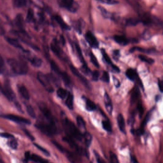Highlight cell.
I'll return each mask as SVG.
<instances>
[{
	"mask_svg": "<svg viewBox=\"0 0 163 163\" xmlns=\"http://www.w3.org/2000/svg\"><path fill=\"white\" fill-rule=\"evenodd\" d=\"M101 52H102V55H103L104 60L107 63V64L110 65H111V64H113L112 61H111V59L110 57H109V56H108V54L106 53L105 49H101Z\"/></svg>",
	"mask_w": 163,
	"mask_h": 163,
	"instance_id": "d590c367",
	"label": "cell"
},
{
	"mask_svg": "<svg viewBox=\"0 0 163 163\" xmlns=\"http://www.w3.org/2000/svg\"><path fill=\"white\" fill-rule=\"evenodd\" d=\"M139 58L141 60L147 63L148 64L152 65L154 63V60L153 58H150L146 56L143 55H139L138 56Z\"/></svg>",
	"mask_w": 163,
	"mask_h": 163,
	"instance_id": "836d02e7",
	"label": "cell"
},
{
	"mask_svg": "<svg viewBox=\"0 0 163 163\" xmlns=\"http://www.w3.org/2000/svg\"><path fill=\"white\" fill-rule=\"evenodd\" d=\"M140 22L139 19L131 17L127 19L124 21V25L126 26H135Z\"/></svg>",
	"mask_w": 163,
	"mask_h": 163,
	"instance_id": "7402d4cb",
	"label": "cell"
},
{
	"mask_svg": "<svg viewBox=\"0 0 163 163\" xmlns=\"http://www.w3.org/2000/svg\"><path fill=\"white\" fill-rule=\"evenodd\" d=\"M75 48H76V51H77V54H78V56H79V59L82 64H85V61L84 58L83 57V54H82V51H81V49H80V45L77 44H76Z\"/></svg>",
	"mask_w": 163,
	"mask_h": 163,
	"instance_id": "e575fe53",
	"label": "cell"
},
{
	"mask_svg": "<svg viewBox=\"0 0 163 163\" xmlns=\"http://www.w3.org/2000/svg\"><path fill=\"white\" fill-rule=\"evenodd\" d=\"M92 80L94 81H97L99 78V73L97 70H94L91 73Z\"/></svg>",
	"mask_w": 163,
	"mask_h": 163,
	"instance_id": "681fc988",
	"label": "cell"
},
{
	"mask_svg": "<svg viewBox=\"0 0 163 163\" xmlns=\"http://www.w3.org/2000/svg\"><path fill=\"white\" fill-rule=\"evenodd\" d=\"M98 8L101 11V14H102L103 17H104L105 18H111L114 19V16L109 11L105 9L103 7L99 6L98 7Z\"/></svg>",
	"mask_w": 163,
	"mask_h": 163,
	"instance_id": "83f0119b",
	"label": "cell"
},
{
	"mask_svg": "<svg viewBox=\"0 0 163 163\" xmlns=\"http://www.w3.org/2000/svg\"><path fill=\"white\" fill-rule=\"evenodd\" d=\"M58 2L60 6L72 13H76L79 9V4L73 0H60Z\"/></svg>",
	"mask_w": 163,
	"mask_h": 163,
	"instance_id": "5b68a950",
	"label": "cell"
},
{
	"mask_svg": "<svg viewBox=\"0 0 163 163\" xmlns=\"http://www.w3.org/2000/svg\"><path fill=\"white\" fill-rule=\"evenodd\" d=\"M113 81H114V85L117 88L120 87L121 86L120 82L119 81V80L117 78H116L115 76H113Z\"/></svg>",
	"mask_w": 163,
	"mask_h": 163,
	"instance_id": "11a10c76",
	"label": "cell"
},
{
	"mask_svg": "<svg viewBox=\"0 0 163 163\" xmlns=\"http://www.w3.org/2000/svg\"><path fill=\"white\" fill-rule=\"evenodd\" d=\"M0 91L9 101H14L15 99V94L12 89L9 80H6L3 85L0 84Z\"/></svg>",
	"mask_w": 163,
	"mask_h": 163,
	"instance_id": "3957f363",
	"label": "cell"
},
{
	"mask_svg": "<svg viewBox=\"0 0 163 163\" xmlns=\"http://www.w3.org/2000/svg\"><path fill=\"white\" fill-rule=\"evenodd\" d=\"M120 56H121L120 55V51L119 50L116 49L114 50L113 51L112 56H113V58H114L115 60H119Z\"/></svg>",
	"mask_w": 163,
	"mask_h": 163,
	"instance_id": "816d5d0a",
	"label": "cell"
},
{
	"mask_svg": "<svg viewBox=\"0 0 163 163\" xmlns=\"http://www.w3.org/2000/svg\"><path fill=\"white\" fill-rule=\"evenodd\" d=\"M37 127L40 130L41 132L49 136H53L55 135L57 132L56 124L52 123H39L37 124Z\"/></svg>",
	"mask_w": 163,
	"mask_h": 163,
	"instance_id": "277c9868",
	"label": "cell"
},
{
	"mask_svg": "<svg viewBox=\"0 0 163 163\" xmlns=\"http://www.w3.org/2000/svg\"><path fill=\"white\" fill-rule=\"evenodd\" d=\"M85 37L87 43L89 44L91 48L93 49H98L99 46L98 41L91 31H87L86 32Z\"/></svg>",
	"mask_w": 163,
	"mask_h": 163,
	"instance_id": "8fae6325",
	"label": "cell"
},
{
	"mask_svg": "<svg viewBox=\"0 0 163 163\" xmlns=\"http://www.w3.org/2000/svg\"><path fill=\"white\" fill-rule=\"evenodd\" d=\"M96 104L91 99H86V109L89 111H94L96 109Z\"/></svg>",
	"mask_w": 163,
	"mask_h": 163,
	"instance_id": "484cf974",
	"label": "cell"
},
{
	"mask_svg": "<svg viewBox=\"0 0 163 163\" xmlns=\"http://www.w3.org/2000/svg\"><path fill=\"white\" fill-rule=\"evenodd\" d=\"M60 76L61 77L63 81L66 86H68L70 85V83H71V80L67 73L65 72H61Z\"/></svg>",
	"mask_w": 163,
	"mask_h": 163,
	"instance_id": "4dcf8cb0",
	"label": "cell"
},
{
	"mask_svg": "<svg viewBox=\"0 0 163 163\" xmlns=\"http://www.w3.org/2000/svg\"><path fill=\"white\" fill-rule=\"evenodd\" d=\"M77 123L79 129L80 130H86V122L82 117L78 116L77 117Z\"/></svg>",
	"mask_w": 163,
	"mask_h": 163,
	"instance_id": "f546056e",
	"label": "cell"
},
{
	"mask_svg": "<svg viewBox=\"0 0 163 163\" xmlns=\"http://www.w3.org/2000/svg\"><path fill=\"white\" fill-rule=\"evenodd\" d=\"M132 162H133V163H138V162H137V160H136V159L134 157H132Z\"/></svg>",
	"mask_w": 163,
	"mask_h": 163,
	"instance_id": "be15d7a7",
	"label": "cell"
},
{
	"mask_svg": "<svg viewBox=\"0 0 163 163\" xmlns=\"http://www.w3.org/2000/svg\"><path fill=\"white\" fill-rule=\"evenodd\" d=\"M25 106H26V111L29 115L32 118H36V113L32 106L29 104H26Z\"/></svg>",
	"mask_w": 163,
	"mask_h": 163,
	"instance_id": "8d00e7d4",
	"label": "cell"
},
{
	"mask_svg": "<svg viewBox=\"0 0 163 163\" xmlns=\"http://www.w3.org/2000/svg\"><path fill=\"white\" fill-rule=\"evenodd\" d=\"M84 23H83V21L79 20L78 21H76L73 22V28H74L75 30L79 33V34H81L82 32V28L83 27V25Z\"/></svg>",
	"mask_w": 163,
	"mask_h": 163,
	"instance_id": "603a6c76",
	"label": "cell"
},
{
	"mask_svg": "<svg viewBox=\"0 0 163 163\" xmlns=\"http://www.w3.org/2000/svg\"><path fill=\"white\" fill-rule=\"evenodd\" d=\"M83 139L84 140L85 143L87 147H90L92 141V136L89 132H85L83 133Z\"/></svg>",
	"mask_w": 163,
	"mask_h": 163,
	"instance_id": "d4e9b609",
	"label": "cell"
},
{
	"mask_svg": "<svg viewBox=\"0 0 163 163\" xmlns=\"http://www.w3.org/2000/svg\"><path fill=\"white\" fill-rule=\"evenodd\" d=\"M60 40L62 44L63 45H65V43H66V41H65V38H64L63 36H60Z\"/></svg>",
	"mask_w": 163,
	"mask_h": 163,
	"instance_id": "6125c7cd",
	"label": "cell"
},
{
	"mask_svg": "<svg viewBox=\"0 0 163 163\" xmlns=\"http://www.w3.org/2000/svg\"><path fill=\"white\" fill-rule=\"evenodd\" d=\"M125 74L127 77L132 81H134L135 80H140L138 78V75L136 70L132 69V68L128 69L125 73Z\"/></svg>",
	"mask_w": 163,
	"mask_h": 163,
	"instance_id": "e0dca14e",
	"label": "cell"
},
{
	"mask_svg": "<svg viewBox=\"0 0 163 163\" xmlns=\"http://www.w3.org/2000/svg\"><path fill=\"white\" fill-rule=\"evenodd\" d=\"M51 49L53 53L61 60H65L66 57L60 44L56 39H54L51 43Z\"/></svg>",
	"mask_w": 163,
	"mask_h": 163,
	"instance_id": "ba28073f",
	"label": "cell"
},
{
	"mask_svg": "<svg viewBox=\"0 0 163 163\" xmlns=\"http://www.w3.org/2000/svg\"><path fill=\"white\" fill-rule=\"evenodd\" d=\"M110 158L111 163H120L118 157L114 153L111 152L110 153Z\"/></svg>",
	"mask_w": 163,
	"mask_h": 163,
	"instance_id": "ee69618b",
	"label": "cell"
},
{
	"mask_svg": "<svg viewBox=\"0 0 163 163\" xmlns=\"http://www.w3.org/2000/svg\"><path fill=\"white\" fill-rule=\"evenodd\" d=\"M6 31L3 27L0 25V36H3L5 34Z\"/></svg>",
	"mask_w": 163,
	"mask_h": 163,
	"instance_id": "91938a15",
	"label": "cell"
},
{
	"mask_svg": "<svg viewBox=\"0 0 163 163\" xmlns=\"http://www.w3.org/2000/svg\"><path fill=\"white\" fill-rule=\"evenodd\" d=\"M34 145H35V146H36V147H37V148H38V149H39V150H40L41 152H42L44 154H45L46 156H49V151H47V150H46L45 148H44V147H42V146H39V145H38V144H34Z\"/></svg>",
	"mask_w": 163,
	"mask_h": 163,
	"instance_id": "f907efd6",
	"label": "cell"
},
{
	"mask_svg": "<svg viewBox=\"0 0 163 163\" xmlns=\"http://www.w3.org/2000/svg\"><path fill=\"white\" fill-rule=\"evenodd\" d=\"M2 116L3 118L13 121L17 123L28 124V125L31 124V122L29 120L20 116L14 114H6L3 115Z\"/></svg>",
	"mask_w": 163,
	"mask_h": 163,
	"instance_id": "30bf717a",
	"label": "cell"
},
{
	"mask_svg": "<svg viewBox=\"0 0 163 163\" xmlns=\"http://www.w3.org/2000/svg\"><path fill=\"white\" fill-rule=\"evenodd\" d=\"M70 68L72 73L80 80V82L84 85L86 87H87L88 90H91L92 85H91V83L89 82V80H87L85 77H84L80 73V72L78 71V69L74 67L72 65H70Z\"/></svg>",
	"mask_w": 163,
	"mask_h": 163,
	"instance_id": "52a82bcc",
	"label": "cell"
},
{
	"mask_svg": "<svg viewBox=\"0 0 163 163\" xmlns=\"http://www.w3.org/2000/svg\"><path fill=\"white\" fill-rule=\"evenodd\" d=\"M111 68H112V69H113V70H114V72H120V68H119V67H117V66H116V65H114V64H111Z\"/></svg>",
	"mask_w": 163,
	"mask_h": 163,
	"instance_id": "680465c9",
	"label": "cell"
},
{
	"mask_svg": "<svg viewBox=\"0 0 163 163\" xmlns=\"http://www.w3.org/2000/svg\"><path fill=\"white\" fill-rule=\"evenodd\" d=\"M54 18L55 20L57 22V24L60 25L62 29L66 30H69L71 27L68 25V24H66V22L63 20L62 18L60 16L58 15H55L54 16Z\"/></svg>",
	"mask_w": 163,
	"mask_h": 163,
	"instance_id": "2e32d148",
	"label": "cell"
},
{
	"mask_svg": "<svg viewBox=\"0 0 163 163\" xmlns=\"http://www.w3.org/2000/svg\"><path fill=\"white\" fill-rule=\"evenodd\" d=\"M28 60L31 63L32 65L35 67L39 68L41 67L42 64V61L38 57H29Z\"/></svg>",
	"mask_w": 163,
	"mask_h": 163,
	"instance_id": "4316f807",
	"label": "cell"
},
{
	"mask_svg": "<svg viewBox=\"0 0 163 163\" xmlns=\"http://www.w3.org/2000/svg\"><path fill=\"white\" fill-rule=\"evenodd\" d=\"M63 140L67 142L69 145L70 147L77 151L78 153L82 154H85L86 153V152L85 151H84L83 149L80 147V146H79L76 144V142L74 141L73 139L71 137L68 136H66V137L63 138Z\"/></svg>",
	"mask_w": 163,
	"mask_h": 163,
	"instance_id": "7c38bea8",
	"label": "cell"
},
{
	"mask_svg": "<svg viewBox=\"0 0 163 163\" xmlns=\"http://www.w3.org/2000/svg\"><path fill=\"white\" fill-rule=\"evenodd\" d=\"M30 160L37 163H48L47 160L36 154H31Z\"/></svg>",
	"mask_w": 163,
	"mask_h": 163,
	"instance_id": "f1b7e54d",
	"label": "cell"
},
{
	"mask_svg": "<svg viewBox=\"0 0 163 163\" xmlns=\"http://www.w3.org/2000/svg\"><path fill=\"white\" fill-rule=\"evenodd\" d=\"M117 123L118 127L121 132H122L124 134H126V125H125V120L122 114H118L117 118Z\"/></svg>",
	"mask_w": 163,
	"mask_h": 163,
	"instance_id": "9a60e30c",
	"label": "cell"
},
{
	"mask_svg": "<svg viewBox=\"0 0 163 163\" xmlns=\"http://www.w3.org/2000/svg\"><path fill=\"white\" fill-rule=\"evenodd\" d=\"M114 39L117 43L119 44L120 45H127L129 43V40L126 38L124 36H121V35H115L114 37Z\"/></svg>",
	"mask_w": 163,
	"mask_h": 163,
	"instance_id": "ac0fdd59",
	"label": "cell"
},
{
	"mask_svg": "<svg viewBox=\"0 0 163 163\" xmlns=\"http://www.w3.org/2000/svg\"><path fill=\"white\" fill-rule=\"evenodd\" d=\"M73 95L70 92H68L65 103L66 106L71 110L73 109Z\"/></svg>",
	"mask_w": 163,
	"mask_h": 163,
	"instance_id": "cb8c5ba5",
	"label": "cell"
},
{
	"mask_svg": "<svg viewBox=\"0 0 163 163\" xmlns=\"http://www.w3.org/2000/svg\"><path fill=\"white\" fill-rule=\"evenodd\" d=\"M80 70L83 73L85 74L87 76H90L91 75V71L90 68L87 67L86 63L82 65V67L80 68Z\"/></svg>",
	"mask_w": 163,
	"mask_h": 163,
	"instance_id": "ab89813d",
	"label": "cell"
},
{
	"mask_svg": "<svg viewBox=\"0 0 163 163\" xmlns=\"http://www.w3.org/2000/svg\"><path fill=\"white\" fill-rule=\"evenodd\" d=\"M98 2L109 5H116L119 3V2L114 0H101V1H98Z\"/></svg>",
	"mask_w": 163,
	"mask_h": 163,
	"instance_id": "7dc6e473",
	"label": "cell"
},
{
	"mask_svg": "<svg viewBox=\"0 0 163 163\" xmlns=\"http://www.w3.org/2000/svg\"><path fill=\"white\" fill-rule=\"evenodd\" d=\"M101 80L103 82L109 83L110 82L109 74L107 72H104Z\"/></svg>",
	"mask_w": 163,
	"mask_h": 163,
	"instance_id": "f6af8a7d",
	"label": "cell"
},
{
	"mask_svg": "<svg viewBox=\"0 0 163 163\" xmlns=\"http://www.w3.org/2000/svg\"><path fill=\"white\" fill-rule=\"evenodd\" d=\"M39 109L42 112L45 118L49 121V123L56 124L55 118L49 108L44 103H40L39 104Z\"/></svg>",
	"mask_w": 163,
	"mask_h": 163,
	"instance_id": "9c48e42d",
	"label": "cell"
},
{
	"mask_svg": "<svg viewBox=\"0 0 163 163\" xmlns=\"http://www.w3.org/2000/svg\"><path fill=\"white\" fill-rule=\"evenodd\" d=\"M104 100L105 103V108L108 114L110 115L112 114L113 111V106H112V102L110 96L107 92H105L104 96Z\"/></svg>",
	"mask_w": 163,
	"mask_h": 163,
	"instance_id": "5bb4252c",
	"label": "cell"
},
{
	"mask_svg": "<svg viewBox=\"0 0 163 163\" xmlns=\"http://www.w3.org/2000/svg\"><path fill=\"white\" fill-rule=\"evenodd\" d=\"M68 91L67 90L63 88L58 89L56 92V94L58 97L63 99H64L68 96Z\"/></svg>",
	"mask_w": 163,
	"mask_h": 163,
	"instance_id": "d6a6232c",
	"label": "cell"
},
{
	"mask_svg": "<svg viewBox=\"0 0 163 163\" xmlns=\"http://www.w3.org/2000/svg\"><path fill=\"white\" fill-rule=\"evenodd\" d=\"M7 62L12 72L15 74L22 75L27 73L28 67L25 62L14 58H9Z\"/></svg>",
	"mask_w": 163,
	"mask_h": 163,
	"instance_id": "7a4b0ae2",
	"label": "cell"
},
{
	"mask_svg": "<svg viewBox=\"0 0 163 163\" xmlns=\"http://www.w3.org/2000/svg\"><path fill=\"white\" fill-rule=\"evenodd\" d=\"M30 153L29 152H27L25 153V159H26V161H28V160H30Z\"/></svg>",
	"mask_w": 163,
	"mask_h": 163,
	"instance_id": "94428289",
	"label": "cell"
},
{
	"mask_svg": "<svg viewBox=\"0 0 163 163\" xmlns=\"http://www.w3.org/2000/svg\"><path fill=\"white\" fill-rule=\"evenodd\" d=\"M90 56L91 62L93 64V65L95 66V67L99 68V63L97 59L96 58V56L93 55L92 53H90Z\"/></svg>",
	"mask_w": 163,
	"mask_h": 163,
	"instance_id": "b9f144b4",
	"label": "cell"
},
{
	"mask_svg": "<svg viewBox=\"0 0 163 163\" xmlns=\"http://www.w3.org/2000/svg\"><path fill=\"white\" fill-rule=\"evenodd\" d=\"M6 40L9 44L11 45L13 47H15V48L22 49H24L22 45L18 41L17 39L11 38L10 37H6Z\"/></svg>",
	"mask_w": 163,
	"mask_h": 163,
	"instance_id": "44dd1931",
	"label": "cell"
},
{
	"mask_svg": "<svg viewBox=\"0 0 163 163\" xmlns=\"http://www.w3.org/2000/svg\"><path fill=\"white\" fill-rule=\"evenodd\" d=\"M15 24L16 27H17L19 30V33L21 34H23V35H27V33L24 28V21L23 16L21 14H19L17 15L15 18Z\"/></svg>",
	"mask_w": 163,
	"mask_h": 163,
	"instance_id": "4fadbf2b",
	"label": "cell"
},
{
	"mask_svg": "<svg viewBox=\"0 0 163 163\" xmlns=\"http://www.w3.org/2000/svg\"><path fill=\"white\" fill-rule=\"evenodd\" d=\"M18 90L21 95L26 100H28L30 99V96L29 94L28 90L25 86L23 85H20L18 87Z\"/></svg>",
	"mask_w": 163,
	"mask_h": 163,
	"instance_id": "d6986e66",
	"label": "cell"
},
{
	"mask_svg": "<svg viewBox=\"0 0 163 163\" xmlns=\"http://www.w3.org/2000/svg\"><path fill=\"white\" fill-rule=\"evenodd\" d=\"M93 153H94L96 160H97V162L98 163H106L103 159L101 156H99V154L96 151H94V150Z\"/></svg>",
	"mask_w": 163,
	"mask_h": 163,
	"instance_id": "c3c4849f",
	"label": "cell"
},
{
	"mask_svg": "<svg viewBox=\"0 0 163 163\" xmlns=\"http://www.w3.org/2000/svg\"><path fill=\"white\" fill-rule=\"evenodd\" d=\"M8 145L13 149H16L17 147V143L15 140H11L9 142Z\"/></svg>",
	"mask_w": 163,
	"mask_h": 163,
	"instance_id": "f5cc1de1",
	"label": "cell"
},
{
	"mask_svg": "<svg viewBox=\"0 0 163 163\" xmlns=\"http://www.w3.org/2000/svg\"><path fill=\"white\" fill-rule=\"evenodd\" d=\"M34 12L32 9H29L28 12H27V16H26V21L28 23H30L34 20Z\"/></svg>",
	"mask_w": 163,
	"mask_h": 163,
	"instance_id": "7bdbcfd3",
	"label": "cell"
},
{
	"mask_svg": "<svg viewBox=\"0 0 163 163\" xmlns=\"http://www.w3.org/2000/svg\"><path fill=\"white\" fill-rule=\"evenodd\" d=\"M158 85L159 89L160 90L161 92H163V81L160 80V79H158Z\"/></svg>",
	"mask_w": 163,
	"mask_h": 163,
	"instance_id": "6f0895ef",
	"label": "cell"
},
{
	"mask_svg": "<svg viewBox=\"0 0 163 163\" xmlns=\"http://www.w3.org/2000/svg\"><path fill=\"white\" fill-rule=\"evenodd\" d=\"M37 79L39 82L42 84L48 91L52 92L54 91V88L51 84L50 80L49 77L42 72H38L37 74Z\"/></svg>",
	"mask_w": 163,
	"mask_h": 163,
	"instance_id": "8992f818",
	"label": "cell"
},
{
	"mask_svg": "<svg viewBox=\"0 0 163 163\" xmlns=\"http://www.w3.org/2000/svg\"><path fill=\"white\" fill-rule=\"evenodd\" d=\"M50 65H51V68H52V70H53L56 73L59 75H60L62 72H61V70H60V68H59V67L57 66L56 63L54 61H51V62H50Z\"/></svg>",
	"mask_w": 163,
	"mask_h": 163,
	"instance_id": "f35d334b",
	"label": "cell"
},
{
	"mask_svg": "<svg viewBox=\"0 0 163 163\" xmlns=\"http://www.w3.org/2000/svg\"><path fill=\"white\" fill-rule=\"evenodd\" d=\"M135 51H138L142 53H146L148 54H155L156 50L153 49H146L144 48H140V47H134L131 48L130 49L129 52L130 53H133Z\"/></svg>",
	"mask_w": 163,
	"mask_h": 163,
	"instance_id": "ffe728a7",
	"label": "cell"
},
{
	"mask_svg": "<svg viewBox=\"0 0 163 163\" xmlns=\"http://www.w3.org/2000/svg\"><path fill=\"white\" fill-rule=\"evenodd\" d=\"M102 126L103 128L105 130V131L108 132H111L112 131L111 124L108 121L104 120L102 121Z\"/></svg>",
	"mask_w": 163,
	"mask_h": 163,
	"instance_id": "74e56055",
	"label": "cell"
},
{
	"mask_svg": "<svg viewBox=\"0 0 163 163\" xmlns=\"http://www.w3.org/2000/svg\"><path fill=\"white\" fill-rule=\"evenodd\" d=\"M140 95V92L138 88L137 87L133 93L131 97V103L134 104L137 101L139 98Z\"/></svg>",
	"mask_w": 163,
	"mask_h": 163,
	"instance_id": "1f68e13d",
	"label": "cell"
},
{
	"mask_svg": "<svg viewBox=\"0 0 163 163\" xmlns=\"http://www.w3.org/2000/svg\"><path fill=\"white\" fill-rule=\"evenodd\" d=\"M63 125L65 131L67 133L68 136L80 141L83 139V134L75 124L69 119H64L63 121Z\"/></svg>",
	"mask_w": 163,
	"mask_h": 163,
	"instance_id": "6da1fadb",
	"label": "cell"
},
{
	"mask_svg": "<svg viewBox=\"0 0 163 163\" xmlns=\"http://www.w3.org/2000/svg\"><path fill=\"white\" fill-rule=\"evenodd\" d=\"M137 110H138L139 114L140 117H142L143 114H144V108H143V106H142L141 104L139 103L138 104V105H137Z\"/></svg>",
	"mask_w": 163,
	"mask_h": 163,
	"instance_id": "db71d44e",
	"label": "cell"
},
{
	"mask_svg": "<svg viewBox=\"0 0 163 163\" xmlns=\"http://www.w3.org/2000/svg\"><path fill=\"white\" fill-rule=\"evenodd\" d=\"M5 69V63L3 57L0 55V74L3 73Z\"/></svg>",
	"mask_w": 163,
	"mask_h": 163,
	"instance_id": "bcb514c9",
	"label": "cell"
},
{
	"mask_svg": "<svg viewBox=\"0 0 163 163\" xmlns=\"http://www.w3.org/2000/svg\"><path fill=\"white\" fill-rule=\"evenodd\" d=\"M0 136L5 137L6 138H12L14 137L13 135L8 133H2L0 134Z\"/></svg>",
	"mask_w": 163,
	"mask_h": 163,
	"instance_id": "9f6ffc18",
	"label": "cell"
},
{
	"mask_svg": "<svg viewBox=\"0 0 163 163\" xmlns=\"http://www.w3.org/2000/svg\"><path fill=\"white\" fill-rule=\"evenodd\" d=\"M27 2L25 0H15L14 1V5L17 7H22L27 5Z\"/></svg>",
	"mask_w": 163,
	"mask_h": 163,
	"instance_id": "60d3db41",
	"label": "cell"
}]
</instances>
